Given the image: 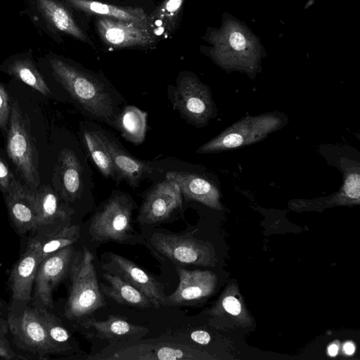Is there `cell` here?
<instances>
[{
	"label": "cell",
	"mask_w": 360,
	"mask_h": 360,
	"mask_svg": "<svg viewBox=\"0 0 360 360\" xmlns=\"http://www.w3.org/2000/svg\"><path fill=\"white\" fill-rule=\"evenodd\" d=\"M179 277V283L175 291L165 296L163 306L184 305L199 299L210 290V275L198 271H188L176 267Z\"/></svg>",
	"instance_id": "d6986e66"
},
{
	"label": "cell",
	"mask_w": 360,
	"mask_h": 360,
	"mask_svg": "<svg viewBox=\"0 0 360 360\" xmlns=\"http://www.w3.org/2000/svg\"><path fill=\"white\" fill-rule=\"evenodd\" d=\"M75 255L72 245L48 255L41 262L34 282L33 305L53 309V292L69 275Z\"/></svg>",
	"instance_id": "30bf717a"
},
{
	"label": "cell",
	"mask_w": 360,
	"mask_h": 360,
	"mask_svg": "<svg viewBox=\"0 0 360 360\" xmlns=\"http://www.w3.org/2000/svg\"><path fill=\"white\" fill-rule=\"evenodd\" d=\"M6 72L44 96L50 89L34 63L28 58H18L8 63Z\"/></svg>",
	"instance_id": "f546056e"
},
{
	"label": "cell",
	"mask_w": 360,
	"mask_h": 360,
	"mask_svg": "<svg viewBox=\"0 0 360 360\" xmlns=\"http://www.w3.org/2000/svg\"><path fill=\"white\" fill-rule=\"evenodd\" d=\"M149 241L157 252L176 264H196L203 259V248L186 235L156 232Z\"/></svg>",
	"instance_id": "5bb4252c"
},
{
	"label": "cell",
	"mask_w": 360,
	"mask_h": 360,
	"mask_svg": "<svg viewBox=\"0 0 360 360\" xmlns=\"http://www.w3.org/2000/svg\"><path fill=\"white\" fill-rule=\"evenodd\" d=\"M223 307L227 312L233 315H238L241 309L240 302L233 296H229L224 298L223 300Z\"/></svg>",
	"instance_id": "e575fe53"
},
{
	"label": "cell",
	"mask_w": 360,
	"mask_h": 360,
	"mask_svg": "<svg viewBox=\"0 0 360 360\" xmlns=\"http://www.w3.org/2000/svg\"><path fill=\"white\" fill-rule=\"evenodd\" d=\"M78 326L86 330L88 336L107 339L112 342L134 340L146 335L148 329L135 325L116 316H110L105 321L86 318L78 322Z\"/></svg>",
	"instance_id": "2e32d148"
},
{
	"label": "cell",
	"mask_w": 360,
	"mask_h": 360,
	"mask_svg": "<svg viewBox=\"0 0 360 360\" xmlns=\"http://www.w3.org/2000/svg\"><path fill=\"white\" fill-rule=\"evenodd\" d=\"M190 337L195 342L200 345H206L210 341V334L205 330H194Z\"/></svg>",
	"instance_id": "8d00e7d4"
},
{
	"label": "cell",
	"mask_w": 360,
	"mask_h": 360,
	"mask_svg": "<svg viewBox=\"0 0 360 360\" xmlns=\"http://www.w3.org/2000/svg\"><path fill=\"white\" fill-rule=\"evenodd\" d=\"M231 46L237 51L243 50L246 44L244 36L240 32H233L229 39Z\"/></svg>",
	"instance_id": "d590c367"
},
{
	"label": "cell",
	"mask_w": 360,
	"mask_h": 360,
	"mask_svg": "<svg viewBox=\"0 0 360 360\" xmlns=\"http://www.w3.org/2000/svg\"><path fill=\"white\" fill-rule=\"evenodd\" d=\"M103 133L119 181L125 180L130 186L136 188L140 182L153 172V165L150 162L134 158L117 139L103 130Z\"/></svg>",
	"instance_id": "9a60e30c"
},
{
	"label": "cell",
	"mask_w": 360,
	"mask_h": 360,
	"mask_svg": "<svg viewBox=\"0 0 360 360\" xmlns=\"http://www.w3.org/2000/svg\"><path fill=\"white\" fill-rule=\"evenodd\" d=\"M31 200L37 215L39 229L70 223L73 210L61 205L49 186L30 189Z\"/></svg>",
	"instance_id": "ac0fdd59"
},
{
	"label": "cell",
	"mask_w": 360,
	"mask_h": 360,
	"mask_svg": "<svg viewBox=\"0 0 360 360\" xmlns=\"http://www.w3.org/2000/svg\"><path fill=\"white\" fill-rule=\"evenodd\" d=\"M186 0H163L148 15V24L155 36L167 37L176 29Z\"/></svg>",
	"instance_id": "484cf974"
},
{
	"label": "cell",
	"mask_w": 360,
	"mask_h": 360,
	"mask_svg": "<svg viewBox=\"0 0 360 360\" xmlns=\"http://www.w3.org/2000/svg\"><path fill=\"white\" fill-rule=\"evenodd\" d=\"M345 193L352 199L359 198V175L350 174L345 179L343 188Z\"/></svg>",
	"instance_id": "836d02e7"
},
{
	"label": "cell",
	"mask_w": 360,
	"mask_h": 360,
	"mask_svg": "<svg viewBox=\"0 0 360 360\" xmlns=\"http://www.w3.org/2000/svg\"><path fill=\"white\" fill-rule=\"evenodd\" d=\"M170 87L169 97L173 108L188 123L203 126L212 117L214 103L210 91L194 75L182 72L176 86Z\"/></svg>",
	"instance_id": "5b68a950"
},
{
	"label": "cell",
	"mask_w": 360,
	"mask_h": 360,
	"mask_svg": "<svg viewBox=\"0 0 360 360\" xmlns=\"http://www.w3.org/2000/svg\"><path fill=\"white\" fill-rule=\"evenodd\" d=\"M109 285L101 284V292L106 297L122 304L139 308L153 307L150 300L139 290L120 276L108 272L103 274Z\"/></svg>",
	"instance_id": "cb8c5ba5"
},
{
	"label": "cell",
	"mask_w": 360,
	"mask_h": 360,
	"mask_svg": "<svg viewBox=\"0 0 360 360\" xmlns=\"http://www.w3.org/2000/svg\"><path fill=\"white\" fill-rule=\"evenodd\" d=\"M147 117V113L137 107L127 105L118 115L115 128L127 141L134 145L141 144L146 137Z\"/></svg>",
	"instance_id": "4316f807"
},
{
	"label": "cell",
	"mask_w": 360,
	"mask_h": 360,
	"mask_svg": "<svg viewBox=\"0 0 360 360\" xmlns=\"http://www.w3.org/2000/svg\"><path fill=\"white\" fill-rule=\"evenodd\" d=\"M282 120L274 115L247 117L200 146L198 153H209L250 144L281 127Z\"/></svg>",
	"instance_id": "52a82bcc"
},
{
	"label": "cell",
	"mask_w": 360,
	"mask_h": 360,
	"mask_svg": "<svg viewBox=\"0 0 360 360\" xmlns=\"http://www.w3.org/2000/svg\"><path fill=\"white\" fill-rule=\"evenodd\" d=\"M166 177L178 184L186 199L199 201L211 207L217 205V190L207 179L186 172H169Z\"/></svg>",
	"instance_id": "7402d4cb"
},
{
	"label": "cell",
	"mask_w": 360,
	"mask_h": 360,
	"mask_svg": "<svg viewBox=\"0 0 360 360\" xmlns=\"http://www.w3.org/2000/svg\"><path fill=\"white\" fill-rule=\"evenodd\" d=\"M27 117L18 101L11 103L6 150L18 172L30 189L39 187V158Z\"/></svg>",
	"instance_id": "3957f363"
},
{
	"label": "cell",
	"mask_w": 360,
	"mask_h": 360,
	"mask_svg": "<svg viewBox=\"0 0 360 360\" xmlns=\"http://www.w3.org/2000/svg\"><path fill=\"white\" fill-rule=\"evenodd\" d=\"M68 276L71 284L64 316L79 322L105 305L97 279L94 256L87 248L75 255Z\"/></svg>",
	"instance_id": "7a4b0ae2"
},
{
	"label": "cell",
	"mask_w": 360,
	"mask_h": 360,
	"mask_svg": "<svg viewBox=\"0 0 360 360\" xmlns=\"http://www.w3.org/2000/svg\"><path fill=\"white\" fill-rule=\"evenodd\" d=\"M70 7L94 17L131 22H148V15L139 7L123 6L96 0H64Z\"/></svg>",
	"instance_id": "44dd1931"
},
{
	"label": "cell",
	"mask_w": 360,
	"mask_h": 360,
	"mask_svg": "<svg viewBox=\"0 0 360 360\" xmlns=\"http://www.w3.org/2000/svg\"><path fill=\"white\" fill-rule=\"evenodd\" d=\"M328 352L330 356H334L338 354V347L335 344L331 345L329 346Z\"/></svg>",
	"instance_id": "f35d334b"
},
{
	"label": "cell",
	"mask_w": 360,
	"mask_h": 360,
	"mask_svg": "<svg viewBox=\"0 0 360 360\" xmlns=\"http://www.w3.org/2000/svg\"><path fill=\"white\" fill-rule=\"evenodd\" d=\"M7 322L18 348L39 359L56 354L35 306L28 305L19 313L8 312Z\"/></svg>",
	"instance_id": "ba28073f"
},
{
	"label": "cell",
	"mask_w": 360,
	"mask_h": 360,
	"mask_svg": "<svg viewBox=\"0 0 360 360\" xmlns=\"http://www.w3.org/2000/svg\"><path fill=\"white\" fill-rule=\"evenodd\" d=\"M59 165L63 196L65 200L73 202L84 189L83 167L76 154L69 149L60 153Z\"/></svg>",
	"instance_id": "603a6c76"
},
{
	"label": "cell",
	"mask_w": 360,
	"mask_h": 360,
	"mask_svg": "<svg viewBox=\"0 0 360 360\" xmlns=\"http://www.w3.org/2000/svg\"><path fill=\"white\" fill-rule=\"evenodd\" d=\"M8 329L7 321L1 319L0 315V359L7 360L26 359V357L19 355L11 348L6 336Z\"/></svg>",
	"instance_id": "4dcf8cb0"
},
{
	"label": "cell",
	"mask_w": 360,
	"mask_h": 360,
	"mask_svg": "<svg viewBox=\"0 0 360 360\" xmlns=\"http://www.w3.org/2000/svg\"><path fill=\"white\" fill-rule=\"evenodd\" d=\"M11 103L6 89L0 82V128L3 130L8 127Z\"/></svg>",
	"instance_id": "1f68e13d"
},
{
	"label": "cell",
	"mask_w": 360,
	"mask_h": 360,
	"mask_svg": "<svg viewBox=\"0 0 360 360\" xmlns=\"http://www.w3.org/2000/svg\"><path fill=\"white\" fill-rule=\"evenodd\" d=\"M1 303L0 302V311H1ZM0 315H1V312H0Z\"/></svg>",
	"instance_id": "ab89813d"
},
{
	"label": "cell",
	"mask_w": 360,
	"mask_h": 360,
	"mask_svg": "<svg viewBox=\"0 0 360 360\" xmlns=\"http://www.w3.org/2000/svg\"><path fill=\"white\" fill-rule=\"evenodd\" d=\"M37 6L42 16L55 29L91 46H94L65 4L59 0H37Z\"/></svg>",
	"instance_id": "ffe728a7"
},
{
	"label": "cell",
	"mask_w": 360,
	"mask_h": 360,
	"mask_svg": "<svg viewBox=\"0 0 360 360\" xmlns=\"http://www.w3.org/2000/svg\"><path fill=\"white\" fill-rule=\"evenodd\" d=\"M79 237V227L67 223L48 231L36 240L41 255V261L48 255L76 243Z\"/></svg>",
	"instance_id": "83f0119b"
},
{
	"label": "cell",
	"mask_w": 360,
	"mask_h": 360,
	"mask_svg": "<svg viewBox=\"0 0 360 360\" xmlns=\"http://www.w3.org/2000/svg\"><path fill=\"white\" fill-rule=\"evenodd\" d=\"M108 255L110 273L120 276L143 292L153 307L163 306L165 295L161 283L131 260L113 252H108Z\"/></svg>",
	"instance_id": "4fadbf2b"
},
{
	"label": "cell",
	"mask_w": 360,
	"mask_h": 360,
	"mask_svg": "<svg viewBox=\"0 0 360 360\" xmlns=\"http://www.w3.org/2000/svg\"><path fill=\"white\" fill-rule=\"evenodd\" d=\"M82 141L89 155L101 174L105 178H111L116 182H120L112 158L105 144L103 130L84 129Z\"/></svg>",
	"instance_id": "d4e9b609"
},
{
	"label": "cell",
	"mask_w": 360,
	"mask_h": 360,
	"mask_svg": "<svg viewBox=\"0 0 360 360\" xmlns=\"http://www.w3.org/2000/svg\"><path fill=\"white\" fill-rule=\"evenodd\" d=\"M8 212L16 230L24 234L39 229L30 188L15 180L10 191L4 195Z\"/></svg>",
	"instance_id": "e0dca14e"
},
{
	"label": "cell",
	"mask_w": 360,
	"mask_h": 360,
	"mask_svg": "<svg viewBox=\"0 0 360 360\" xmlns=\"http://www.w3.org/2000/svg\"><path fill=\"white\" fill-rule=\"evenodd\" d=\"M133 200L126 193L114 192L94 214L89 233L97 242L133 243L139 238L131 222Z\"/></svg>",
	"instance_id": "277c9868"
},
{
	"label": "cell",
	"mask_w": 360,
	"mask_h": 360,
	"mask_svg": "<svg viewBox=\"0 0 360 360\" xmlns=\"http://www.w3.org/2000/svg\"><path fill=\"white\" fill-rule=\"evenodd\" d=\"M15 180L8 164L0 158V191L4 195L10 191Z\"/></svg>",
	"instance_id": "d6a6232c"
},
{
	"label": "cell",
	"mask_w": 360,
	"mask_h": 360,
	"mask_svg": "<svg viewBox=\"0 0 360 360\" xmlns=\"http://www.w3.org/2000/svg\"><path fill=\"white\" fill-rule=\"evenodd\" d=\"M56 79L91 118L115 127L120 114L115 90L104 77L58 58L50 60Z\"/></svg>",
	"instance_id": "6da1fadb"
},
{
	"label": "cell",
	"mask_w": 360,
	"mask_h": 360,
	"mask_svg": "<svg viewBox=\"0 0 360 360\" xmlns=\"http://www.w3.org/2000/svg\"><path fill=\"white\" fill-rule=\"evenodd\" d=\"M95 25L103 44L110 48L146 49L155 45L158 39L148 22L96 17Z\"/></svg>",
	"instance_id": "9c48e42d"
},
{
	"label": "cell",
	"mask_w": 360,
	"mask_h": 360,
	"mask_svg": "<svg viewBox=\"0 0 360 360\" xmlns=\"http://www.w3.org/2000/svg\"><path fill=\"white\" fill-rule=\"evenodd\" d=\"M182 196L178 184L166 177L152 187L145 195L137 221L141 224H154L166 221L181 207Z\"/></svg>",
	"instance_id": "7c38bea8"
},
{
	"label": "cell",
	"mask_w": 360,
	"mask_h": 360,
	"mask_svg": "<svg viewBox=\"0 0 360 360\" xmlns=\"http://www.w3.org/2000/svg\"><path fill=\"white\" fill-rule=\"evenodd\" d=\"M41 262L38 244L34 238H30L9 275L11 302L8 312L19 313L30 305L36 273Z\"/></svg>",
	"instance_id": "8fae6325"
},
{
	"label": "cell",
	"mask_w": 360,
	"mask_h": 360,
	"mask_svg": "<svg viewBox=\"0 0 360 360\" xmlns=\"http://www.w3.org/2000/svg\"><path fill=\"white\" fill-rule=\"evenodd\" d=\"M198 354L186 345L165 342H115L88 359L117 360H187Z\"/></svg>",
	"instance_id": "8992f818"
},
{
	"label": "cell",
	"mask_w": 360,
	"mask_h": 360,
	"mask_svg": "<svg viewBox=\"0 0 360 360\" xmlns=\"http://www.w3.org/2000/svg\"><path fill=\"white\" fill-rule=\"evenodd\" d=\"M355 348L352 343L347 342L344 345V351L347 354H352L354 352Z\"/></svg>",
	"instance_id": "74e56055"
},
{
	"label": "cell",
	"mask_w": 360,
	"mask_h": 360,
	"mask_svg": "<svg viewBox=\"0 0 360 360\" xmlns=\"http://www.w3.org/2000/svg\"><path fill=\"white\" fill-rule=\"evenodd\" d=\"M35 307L56 354H65L72 351L74 349L72 338L61 320L51 312V310L41 306Z\"/></svg>",
	"instance_id": "f1b7e54d"
}]
</instances>
